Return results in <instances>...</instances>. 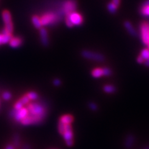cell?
I'll list each match as a JSON object with an SVG mask.
<instances>
[{"label": "cell", "instance_id": "11", "mask_svg": "<svg viewBox=\"0 0 149 149\" xmlns=\"http://www.w3.org/2000/svg\"><path fill=\"white\" fill-rule=\"evenodd\" d=\"M40 39L42 43L44 45H47L49 44V36L48 32L46 29L44 28H41L40 29Z\"/></svg>", "mask_w": 149, "mask_h": 149}, {"label": "cell", "instance_id": "5", "mask_svg": "<svg viewBox=\"0 0 149 149\" xmlns=\"http://www.w3.org/2000/svg\"><path fill=\"white\" fill-rule=\"evenodd\" d=\"M2 18L4 24H5L4 30L7 31L9 33L12 34L13 32V24L10 13L6 10L4 11L2 13Z\"/></svg>", "mask_w": 149, "mask_h": 149}, {"label": "cell", "instance_id": "15", "mask_svg": "<svg viewBox=\"0 0 149 149\" xmlns=\"http://www.w3.org/2000/svg\"><path fill=\"white\" fill-rule=\"evenodd\" d=\"M60 121L65 124H71L73 121V117L70 114H65L60 117Z\"/></svg>", "mask_w": 149, "mask_h": 149}, {"label": "cell", "instance_id": "21", "mask_svg": "<svg viewBox=\"0 0 149 149\" xmlns=\"http://www.w3.org/2000/svg\"><path fill=\"white\" fill-rule=\"evenodd\" d=\"M27 96L29 97V98L32 101V100H37V98H38V95H37V93H36V92L34 91H30L29 93H26Z\"/></svg>", "mask_w": 149, "mask_h": 149}, {"label": "cell", "instance_id": "29", "mask_svg": "<svg viewBox=\"0 0 149 149\" xmlns=\"http://www.w3.org/2000/svg\"><path fill=\"white\" fill-rule=\"evenodd\" d=\"M144 65H145L146 67H149V58H148V60H146L145 62H144Z\"/></svg>", "mask_w": 149, "mask_h": 149}, {"label": "cell", "instance_id": "3", "mask_svg": "<svg viewBox=\"0 0 149 149\" xmlns=\"http://www.w3.org/2000/svg\"><path fill=\"white\" fill-rule=\"evenodd\" d=\"M140 34L143 44L146 45L149 44V23L142 22L140 26Z\"/></svg>", "mask_w": 149, "mask_h": 149}, {"label": "cell", "instance_id": "1", "mask_svg": "<svg viewBox=\"0 0 149 149\" xmlns=\"http://www.w3.org/2000/svg\"><path fill=\"white\" fill-rule=\"evenodd\" d=\"M26 106L28 110V115L21 122L22 125H27L39 124L44 119L45 116V109L44 106L37 102H29Z\"/></svg>", "mask_w": 149, "mask_h": 149}, {"label": "cell", "instance_id": "19", "mask_svg": "<svg viewBox=\"0 0 149 149\" xmlns=\"http://www.w3.org/2000/svg\"><path fill=\"white\" fill-rule=\"evenodd\" d=\"M103 90L107 93H113L116 91V87L111 85H107L103 87Z\"/></svg>", "mask_w": 149, "mask_h": 149}, {"label": "cell", "instance_id": "2", "mask_svg": "<svg viewBox=\"0 0 149 149\" xmlns=\"http://www.w3.org/2000/svg\"><path fill=\"white\" fill-rule=\"evenodd\" d=\"M83 22V18L82 16L77 12H73L66 17V24L68 27H71L73 26H80Z\"/></svg>", "mask_w": 149, "mask_h": 149}, {"label": "cell", "instance_id": "8", "mask_svg": "<svg viewBox=\"0 0 149 149\" xmlns=\"http://www.w3.org/2000/svg\"><path fill=\"white\" fill-rule=\"evenodd\" d=\"M76 9V3L73 1H67L63 5V11L66 15H68L74 11Z\"/></svg>", "mask_w": 149, "mask_h": 149}, {"label": "cell", "instance_id": "27", "mask_svg": "<svg viewBox=\"0 0 149 149\" xmlns=\"http://www.w3.org/2000/svg\"><path fill=\"white\" fill-rule=\"evenodd\" d=\"M120 0H112V3H113L117 6H119L120 4Z\"/></svg>", "mask_w": 149, "mask_h": 149}, {"label": "cell", "instance_id": "32", "mask_svg": "<svg viewBox=\"0 0 149 149\" xmlns=\"http://www.w3.org/2000/svg\"><path fill=\"white\" fill-rule=\"evenodd\" d=\"M146 149H149V147H147V148H146Z\"/></svg>", "mask_w": 149, "mask_h": 149}, {"label": "cell", "instance_id": "7", "mask_svg": "<svg viewBox=\"0 0 149 149\" xmlns=\"http://www.w3.org/2000/svg\"><path fill=\"white\" fill-rule=\"evenodd\" d=\"M62 136L67 146H72L73 144V132L71 124H65V130Z\"/></svg>", "mask_w": 149, "mask_h": 149}, {"label": "cell", "instance_id": "22", "mask_svg": "<svg viewBox=\"0 0 149 149\" xmlns=\"http://www.w3.org/2000/svg\"><path fill=\"white\" fill-rule=\"evenodd\" d=\"M58 130L59 133L61 135L63 134V133L65 132V124L62 122H60V120H59L58 124Z\"/></svg>", "mask_w": 149, "mask_h": 149}, {"label": "cell", "instance_id": "25", "mask_svg": "<svg viewBox=\"0 0 149 149\" xmlns=\"http://www.w3.org/2000/svg\"><path fill=\"white\" fill-rule=\"evenodd\" d=\"M90 108L91 109H92L93 111H96L97 109V106L96 105V104L94 103V102H90Z\"/></svg>", "mask_w": 149, "mask_h": 149}, {"label": "cell", "instance_id": "23", "mask_svg": "<svg viewBox=\"0 0 149 149\" xmlns=\"http://www.w3.org/2000/svg\"><path fill=\"white\" fill-rule=\"evenodd\" d=\"M2 96L4 100H9L11 98V94L8 91H6L3 93Z\"/></svg>", "mask_w": 149, "mask_h": 149}, {"label": "cell", "instance_id": "17", "mask_svg": "<svg viewBox=\"0 0 149 149\" xmlns=\"http://www.w3.org/2000/svg\"><path fill=\"white\" fill-rule=\"evenodd\" d=\"M32 24L34 26V27L37 29H41L42 28V24H41V21L40 18L37 16H34L32 17Z\"/></svg>", "mask_w": 149, "mask_h": 149}, {"label": "cell", "instance_id": "13", "mask_svg": "<svg viewBox=\"0 0 149 149\" xmlns=\"http://www.w3.org/2000/svg\"><path fill=\"white\" fill-rule=\"evenodd\" d=\"M9 45L13 48H17L19 47L22 43V39L21 37H12L11 40L9 42Z\"/></svg>", "mask_w": 149, "mask_h": 149}, {"label": "cell", "instance_id": "18", "mask_svg": "<svg viewBox=\"0 0 149 149\" xmlns=\"http://www.w3.org/2000/svg\"><path fill=\"white\" fill-rule=\"evenodd\" d=\"M118 6H117L114 4L113 3H110L108 4V6H107V8H108V10L109 11V13H112V14H114L116 13L118 10Z\"/></svg>", "mask_w": 149, "mask_h": 149}, {"label": "cell", "instance_id": "12", "mask_svg": "<svg viewBox=\"0 0 149 149\" xmlns=\"http://www.w3.org/2000/svg\"><path fill=\"white\" fill-rule=\"evenodd\" d=\"M124 27L129 34H130L132 36H137V31L136 29H135V28L133 27L131 22L128 21H125L124 22Z\"/></svg>", "mask_w": 149, "mask_h": 149}, {"label": "cell", "instance_id": "26", "mask_svg": "<svg viewBox=\"0 0 149 149\" xmlns=\"http://www.w3.org/2000/svg\"><path fill=\"white\" fill-rule=\"evenodd\" d=\"M137 62L139 64H142V63H144V62H145V60H143V58L141 57V55H139V57L137 58Z\"/></svg>", "mask_w": 149, "mask_h": 149}, {"label": "cell", "instance_id": "14", "mask_svg": "<svg viewBox=\"0 0 149 149\" xmlns=\"http://www.w3.org/2000/svg\"><path fill=\"white\" fill-rule=\"evenodd\" d=\"M135 142V137L132 134H129L128 136L125 138L124 146L127 148H131Z\"/></svg>", "mask_w": 149, "mask_h": 149}, {"label": "cell", "instance_id": "20", "mask_svg": "<svg viewBox=\"0 0 149 149\" xmlns=\"http://www.w3.org/2000/svg\"><path fill=\"white\" fill-rule=\"evenodd\" d=\"M140 55L141 56L145 61L148 60L149 58V49L148 48L143 49L141 52V54H140Z\"/></svg>", "mask_w": 149, "mask_h": 149}, {"label": "cell", "instance_id": "30", "mask_svg": "<svg viewBox=\"0 0 149 149\" xmlns=\"http://www.w3.org/2000/svg\"><path fill=\"white\" fill-rule=\"evenodd\" d=\"M6 149H15V148H14V147L11 145H9L8 146L6 147Z\"/></svg>", "mask_w": 149, "mask_h": 149}, {"label": "cell", "instance_id": "16", "mask_svg": "<svg viewBox=\"0 0 149 149\" xmlns=\"http://www.w3.org/2000/svg\"><path fill=\"white\" fill-rule=\"evenodd\" d=\"M91 75L96 78H100L104 76L103 68H94L91 72Z\"/></svg>", "mask_w": 149, "mask_h": 149}, {"label": "cell", "instance_id": "28", "mask_svg": "<svg viewBox=\"0 0 149 149\" xmlns=\"http://www.w3.org/2000/svg\"><path fill=\"white\" fill-rule=\"evenodd\" d=\"M54 85L56 86H59L61 83H60V80H58V79H55L54 81Z\"/></svg>", "mask_w": 149, "mask_h": 149}, {"label": "cell", "instance_id": "4", "mask_svg": "<svg viewBox=\"0 0 149 149\" xmlns=\"http://www.w3.org/2000/svg\"><path fill=\"white\" fill-rule=\"evenodd\" d=\"M81 54L84 58L91 60H95V61L99 62L104 61L105 58L104 56L101 54L86 50L82 51Z\"/></svg>", "mask_w": 149, "mask_h": 149}, {"label": "cell", "instance_id": "24", "mask_svg": "<svg viewBox=\"0 0 149 149\" xmlns=\"http://www.w3.org/2000/svg\"><path fill=\"white\" fill-rule=\"evenodd\" d=\"M103 70H104V76L109 77L112 74L111 70L108 67L103 68Z\"/></svg>", "mask_w": 149, "mask_h": 149}, {"label": "cell", "instance_id": "31", "mask_svg": "<svg viewBox=\"0 0 149 149\" xmlns=\"http://www.w3.org/2000/svg\"><path fill=\"white\" fill-rule=\"evenodd\" d=\"M148 49H149V44H148Z\"/></svg>", "mask_w": 149, "mask_h": 149}, {"label": "cell", "instance_id": "10", "mask_svg": "<svg viewBox=\"0 0 149 149\" xmlns=\"http://www.w3.org/2000/svg\"><path fill=\"white\" fill-rule=\"evenodd\" d=\"M12 37V34L9 33L7 31L4 30L2 34H0V45H3L9 42Z\"/></svg>", "mask_w": 149, "mask_h": 149}, {"label": "cell", "instance_id": "9", "mask_svg": "<svg viewBox=\"0 0 149 149\" xmlns=\"http://www.w3.org/2000/svg\"><path fill=\"white\" fill-rule=\"evenodd\" d=\"M140 13L144 17H149V0H146L140 8Z\"/></svg>", "mask_w": 149, "mask_h": 149}, {"label": "cell", "instance_id": "6", "mask_svg": "<svg viewBox=\"0 0 149 149\" xmlns=\"http://www.w3.org/2000/svg\"><path fill=\"white\" fill-rule=\"evenodd\" d=\"M40 18L42 26H49L54 24L58 19V16L53 13H45Z\"/></svg>", "mask_w": 149, "mask_h": 149}]
</instances>
